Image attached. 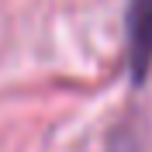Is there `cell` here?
I'll use <instances>...</instances> for the list:
<instances>
[{"mask_svg":"<svg viewBox=\"0 0 152 152\" xmlns=\"http://www.w3.org/2000/svg\"><path fill=\"white\" fill-rule=\"evenodd\" d=\"M152 73V0H128V76L142 86Z\"/></svg>","mask_w":152,"mask_h":152,"instance_id":"6da1fadb","label":"cell"},{"mask_svg":"<svg viewBox=\"0 0 152 152\" xmlns=\"http://www.w3.org/2000/svg\"><path fill=\"white\" fill-rule=\"evenodd\" d=\"M111 152H138V145H135L132 135L118 132V135H114V142H111Z\"/></svg>","mask_w":152,"mask_h":152,"instance_id":"7a4b0ae2","label":"cell"}]
</instances>
